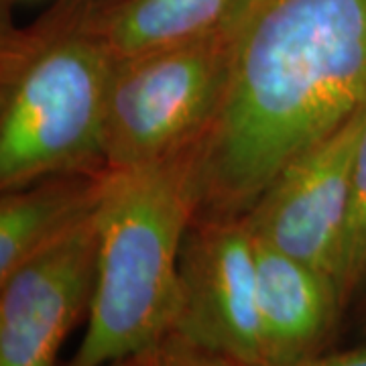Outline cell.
I'll return each mask as SVG.
<instances>
[{
  "instance_id": "cell-7",
  "label": "cell",
  "mask_w": 366,
  "mask_h": 366,
  "mask_svg": "<svg viewBox=\"0 0 366 366\" xmlns=\"http://www.w3.org/2000/svg\"><path fill=\"white\" fill-rule=\"evenodd\" d=\"M96 277L98 212L0 281V366H55Z\"/></svg>"
},
{
  "instance_id": "cell-5",
  "label": "cell",
  "mask_w": 366,
  "mask_h": 366,
  "mask_svg": "<svg viewBox=\"0 0 366 366\" xmlns=\"http://www.w3.org/2000/svg\"><path fill=\"white\" fill-rule=\"evenodd\" d=\"M365 122L362 104L289 161L247 214L254 236L324 274L340 295L354 155Z\"/></svg>"
},
{
  "instance_id": "cell-12",
  "label": "cell",
  "mask_w": 366,
  "mask_h": 366,
  "mask_svg": "<svg viewBox=\"0 0 366 366\" xmlns=\"http://www.w3.org/2000/svg\"><path fill=\"white\" fill-rule=\"evenodd\" d=\"M163 366H249L224 352H216L202 344H196L183 334L171 330L161 340Z\"/></svg>"
},
{
  "instance_id": "cell-6",
  "label": "cell",
  "mask_w": 366,
  "mask_h": 366,
  "mask_svg": "<svg viewBox=\"0 0 366 366\" xmlns=\"http://www.w3.org/2000/svg\"><path fill=\"white\" fill-rule=\"evenodd\" d=\"M175 332L249 366H262L257 242L249 216L192 220L179 250Z\"/></svg>"
},
{
  "instance_id": "cell-1",
  "label": "cell",
  "mask_w": 366,
  "mask_h": 366,
  "mask_svg": "<svg viewBox=\"0 0 366 366\" xmlns=\"http://www.w3.org/2000/svg\"><path fill=\"white\" fill-rule=\"evenodd\" d=\"M366 104V0H269L244 16L199 144L197 218L247 216L289 161Z\"/></svg>"
},
{
  "instance_id": "cell-2",
  "label": "cell",
  "mask_w": 366,
  "mask_h": 366,
  "mask_svg": "<svg viewBox=\"0 0 366 366\" xmlns=\"http://www.w3.org/2000/svg\"><path fill=\"white\" fill-rule=\"evenodd\" d=\"M122 0H55L31 25L2 21L0 187L106 171L102 131Z\"/></svg>"
},
{
  "instance_id": "cell-10",
  "label": "cell",
  "mask_w": 366,
  "mask_h": 366,
  "mask_svg": "<svg viewBox=\"0 0 366 366\" xmlns=\"http://www.w3.org/2000/svg\"><path fill=\"white\" fill-rule=\"evenodd\" d=\"M250 0H122L112 39L118 55L196 39L244 21Z\"/></svg>"
},
{
  "instance_id": "cell-8",
  "label": "cell",
  "mask_w": 366,
  "mask_h": 366,
  "mask_svg": "<svg viewBox=\"0 0 366 366\" xmlns=\"http://www.w3.org/2000/svg\"><path fill=\"white\" fill-rule=\"evenodd\" d=\"M257 242V305L262 366H287L327 352L348 307L340 289L271 242Z\"/></svg>"
},
{
  "instance_id": "cell-9",
  "label": "cell",
  "mask_w": 366,
  "mask_h": 366,
  "mask_svg": "<svg viewBox=\"0 0 366 366\" xmlns=\"http://www.w3.org/2000/svg\"><path fill=\"white\" fill-rule=\"evenodd\" d=\"M110 169L53 173L2 192L0 281L92 218L104 197Z\"/></svg>"
},
{
  "instance_id": "cell-16",
  "label": "cell",
  "mask_w": 366,
  "mask_h": 366,
  "mask_svg": "<svg viewBox=\"0 0 366 366\" xmlns=\"http://www.w3.org/2000/svg\"><path fill=\"white\" fill-rule=\"evenodd\" d=\"M264 2H269V0H250L249 11H247V14L252 13V11H257V9H259V6H262ZM247 14H244V16H247Z\"/></svg>"
},
{
  "instance_id": "cell-15",
  "label": "cell",
  "mask_w": 366,
  "mask_h": 366,
  "mask_svg": "<svg viewBox=\"0 0 366 366\" xmlns=\"http://www.w3.org/2000/svg\"><path fill=\"white\" fill-rule=\"evenodd\" d=\"M354 326L358 330V334L366 336V291L354 301Z\"/></svg>"
},
{
  "instance_id": "cell-13",
  "label": "cell",
  "mask_w": 366,
  "mask_h": 366,
  "mask_svg": "<svg viewBox=\"0 0 366 366\" xmlns=\"http://www.w3.org/2000/svg\"><path fill=\"white\" fill-rule=\"evenodd\" d=\"M287 366H366V344L358 348L338 350V352L317 354L307 360H300Z\"/></svg>"
},
{
  "instance_id": "cell-4",
  "label": "cell",
  "mask_w": 366,
  "mask_h": 366,
  "mask_svg": "<svg viewBox=\"0 0 366 366\" xmlns=\"http://www.w3.org/2000/svg\"><path fill=\"white\" fill-rule=\"evenodd\" d=\"M240 26L118 55L102 131L108 169L147 165L206 139L230 88Z\"/></svg>"
},
{
  "instance_id": "cell-3",
  "label": "cell",
  "mask_w": 366,
  "mask_h": 366,
  "mask_svg": "<svg viewBox=\"0 0 366 366\" xmlns=\"http://www.w3.org/2000/svg\"><path fill=\"white\" fill-rule=\"evenodd\" d=\"M199 144L131 169H110L98 208V277L90 324L67 366H106L175 327L179 250L196 216Z\"/></svg>"
},
{
  "instance_id": "cell-11",
  "label": "cell",
  "mask_w": 366,
  "mask_h": 366,
  "mask_svg": "<svg viewBox=\"0 0 366 366\" xmlns=\"http://www.w3.org/2000/svg\"><path fill=\"white\" fill-rule=\"evenodd\" d=\"M366 291V122L356 147L352 167L350 214L344 242L342 295L350 307Z\"/></svg>"
},
{
  "instance_id": "cell-14",
  "label": "cell",
  "mask_w": 366,
  "mask_h": 366,
  "mask_svg": "<svg viewBox=\"0 0 366 366\" xmlns=\"http://www.w3.org/2000/svg\"><path fill=\"white\" fill-rule=\"evenodd\" d=\"M106 366H163V348H161V342L151 346V348H144L141 352L129 354L124 358H118L114 362Z\"/></svg>"
}]
</instances>
